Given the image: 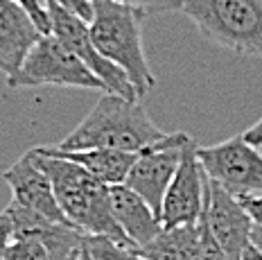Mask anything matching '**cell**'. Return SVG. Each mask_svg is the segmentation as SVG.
<instances>
[{"label": "cell", "mask_w": 262, "mask_h": 260, "mask_svg": "<svg viewBox=\"0 0 262 260\" xmlns=\"http://www.w3.org/2000/svg\"><path fill=\"white\" fill-rule=\"evenodd\" d=\"M251 247L262 253V229H258V226H253V231H251Z\"/></svg>", "instance_id": "obj_23"}, {"label": "cell", "mask_w": 262, "mask_h": 260, "mask_svg": "<svg viewBox=\"0 0 262 260\" xmlns=\"http://www.w3.org/2000/svg\"><path fill=\"white\" fill-rule=\"evenodd\" d=\"M48 5H57V7H63L68 12H73L75 16H79L81 20L91 23V16H93V9H91V3H84V0H43Z\"/></svg>", "instance_id": "obj_19"}, {"label": "cell", "mask_w": 262, "mask_h": 260, "mask_svg": "<svg viewBox=\"0 0 262 260\" xmlns=\"http://www.w3.org/2000/svg\"><path fill=\"white\" fill-rule=\"evenodd\" d=\"M122 5L136 7L140 12H179L177 0H118Z\"/></svg>", "instance_id": "obj_18"}, {"label": "cell", "mask_w": 262, "mask_h": 260, "mask_svg": "<svg viewBox=\"0 0 262 260\" xmlns=\"http://www.w3.org/2000/svg\"><path fill=\"white\" fill-rule=\"evenodd\" d=\"M84 3H91V0H84Z\"/></svg>", "instance_id": "obj_26"}, {"label": "cell", "mask_w": 262, "mask_h": 260, "mask_svg": "<svg viewBox=\"0 0 262 260\" xmlns=\"http://www.w3.org/2000/svg\"><path fill=\"white\" fill-rule=\"evenodd\" d=\"M34 154L50 179L59 208L75 231L86 237H108L116 245L134 249L113 218L106 186L66 159L41 154L39 147H34Z\"/></svg>", "instance_id": "obj_2"}, {"label": "cell", "mask_w": 262, "mask_h": 260, "mask_svg": "<svg viewBox=\"0 0 262 260\" xmlns=\"http://www.w3.org/2000/svg\"><path fill=\"white\" fill-rule=\"evenodd\" d=\"M206 177L235 199L262 194V154L239 136L196 149Z\"/></svg>", "instance_id": "obj_6"}, {"label": "cell", "mask_w": 262, "mask_h": 260, "mask_svg": "<svg viewBox=\"0 0 262 260\" xmlns=\"http://www.w3.org/2000/svg\"><path fill=\"white\" fill-rule=\"evenodd\" d=\"M48 16H50V34L57 36V39L104 84L106 93L140 102V97L136 95V91H134V86H131L127 75L118 66H113L108 59L100 55L95 43L91 41V32H89V23H86V20H81L79 16H75L73 12H68V9L57 7V5H48Z\"/></svg>", "instance_id": "obj_7"}, {"label": "cell", "mask_w": 262, "mask_h": 260, "mask_svg": "<svg viewBox=\"0 0 262 260\" xmlns=\"http://www.w3.org/2000/svg\"><path fill=\"white\" fill-rule=\"evenodd\" d=\"M41 154L66 159L70 163L84 167L89 175L100 181L102 186H122L127 181L131 167H134L138 154H129V151H116V149H84V151H63L54 145L39 147Z\"/></svg>", "instance_id": "obj_14"}, {"label": "cell", "mask_w": 262, "mask_h": 260, "mask_svg": "<svg viewBox=\"0 0 262 260\" xmlns=\"http://www.w3.org/2000/svg\"><path fill=\"white\" fill-rule=\"evenodd\" d=\"M86 247L95 260H147L134 249L116 245L108 237H86Z\"/></svg>", "instance_id": "obj_16"}, {"label": "cell", "mask_w": 262, "mask_h": 260, "mask_svg": "<svg viewBox=\"0 0 262 260\" xmlns=\"http://www.w3.org/2000/svg\"><path fill=\"white\" fill-rule=\"evenodd\" d=\"M204 220L212 237L224 249L228 260H244V251L251 247L253 222L233 194H228L215 181L208 183V204Z\"/></svg>", "instance_id": "obj_11"}, {"label": "cell", "mask_w": 262, "mask_h": 260, "mask_svg": "<svg viewBox=\"0 0 262 260\" xmlns=\"http://www.w3.org/2000/svg\"><path fill=\"white\" fill-rule=\"evenodd\" d=\"M108 202H111V210L118 226L122 229L134 249L149 245L163 233L161 218L140 194H136L124 183L108 188Z\"/></svg>", "instance_id": "obj_13"}, {"label": "cell", "mask_w": 262, "mask_h": 260, "mask_svg": "<svg viewBox=\"0 0 262 260\" xmlns=\"http://www.w3.org/2000/svg\"><path fill=\"white\" fill-rule=\"evenodd\" d=\"M199 145L194 138L185 145L181 154V163L174 175L170 188L165 192L161 206V224L163 229H179V226L199 224L208 204V183L204 167L196 156Z\"/></svg>", "instance_id": "obj_9"}, {"label": "cell", "mask_w": 262, "mask_h": 260, "mask_svg": "<svg viewBox=\"0 0 262 260\" xmlns=\"http://www.w3.org/2000/svg\"><path fill=\"white\" fill-rule=\"evenodd\" d=\"M77 260H95V258H93V256H91L89 247H86V245H84V249H81V253H79V258H77Z\"/></svg>", "instance_id": "obj_25"}, {"label": "cell", "mask_w": 262, "mask_h": 260, "mask_svg": "<svg viewBox=\"0 0 262 260\" xmlns=\"http://www.w3.org/2000/svg\"><path fill=\"white\" fill-rule=\"evenodd\" d=\"M9 89L61 86V89L106 91L104 84L79 61L54 34L41 36L20 66L7 79Z\"/></svg>", "instance_id": "obj_5"}, {"label": "cell", "mask_w": 262, "mask_h": 260, "mask_svg": "<svg viewBox=\"0 0 262 260\" xmlns=\"http://www.w3.org/2000/svg\"><path fill=\"white\" fill-rule=\"evenodd\" d=\"M91 41L102 57L127 75L136 95L145 97L156 84L143 48L145 12L118 0H91Z\"/></svg>", "instance_id": "obj_3"}, {"label": "cell", "mask_w": 262, "mask_h": 260, "mask_svg": "<svg viewBox=\"0 0 262 260\" xmlns=\"http://www.w3.org/2000/svg\"><path fill=\"white\" fill-rule=\"evenodd\" d=\"M199 224L163 229L156 240L134 251L147 260H199Z\"/></svg>", "instance_id": "obj_15"}, {"label": "cell", "mask_w": 262, "mask_h": 260, "mask_svg": "<svg viewBox=\"0 0 262 260\" xmlns=\"http://www.w3.org/2000/svg\"><path fill=\"white\" fill-rule=\"evenodd\" d=\"M242 138L247 140L249 145H253V147H262V118L258 122H253L247 132L242 134Z\"/></svg>", "instance_id": "obj_22"}, {"label": "cell", "mask_w": 262, "mask_h": 260, "mask_svg": "<svg viewBox=\"0 0 262 260\" xmlns=\"http://www.w3.org/2000/svg\"><path fill=\"white\" fill-rule=\"evenodd\" d=\"M199 32L237 57L262 59V0H177Z\"/></svg>", "instance_id": "obj_4"}, {"label": "cell", "mask_w": 262, "mask_h": 260, "mask_svg": "<svg viewBox=\"0 0 262 260\" xmlns=\"http://www.w3.org/2000/svg\"><path fill=\"white\" fill-rule=\"evenodd\" d=\"M190 140H192V136H188L185 132L165 134L158 143L140 151L127 181H124V186L131 188L136 194H140L151 206V210L158 218H161V206L165 199V192L170 188L174 175H177L181 154Z\"/></svg>", "instance_id": "obj_8"}, {"label": "cell", "mask_w": 262, "mask_h": 260, "mask_svg": "<svg viewBox=\"0 0 262 260\" xmlns=\"http://www.w3.org/2000/svg\"><path fill=\"white\" fill-rule=\"evenodd\" d=\"M244 260H262V253H258L253 247H249L247 251H244Z\"/></svg>", "instance_id": "obj_24"}, {"label": "cell", "mask_w": 262, "mask_h": 260, "mask_svg": "<svg viewBox=\"0 0 262 260\" xmlns=\"http://www.w3.org/2000/svg\"><path fill=\"white\" fill-rule=\"evenodd\" d=\"M165 132L151 122L138 100L104 93L73 132L54 147L63 151L116 149L140 154L158 143Z\"/></svg>", "instance_id": "obj_1"}, {"label": "cell", "mask_w": 262, "mask_h": 260, "mask_svg": "<svg viewBox=\"0 0 262 260\" xmlns=\"http://www.w3.org/2000/svg\"><path fill=\"white\" fill-rule=\"evenodd\" d=\"M12 3L20 5L30 14V18L36 23L41 34H50V16H48V7L43 0H12Z\"/></svg>", "instance_id": "obj_17"}, {"label": "cell", "mask_w": 262, "mask_h": 260, "mask_svg": "<svg viewBox=\"0 0 262 260\" xmlns=\"http://www.w3.org/2000/svg\"><path fill=\"white\" fill-rule=\"evenodd\" d=\"M239 204H242V208L247 210V215L253 222V226H258L262 229V194L260 197H242L237 199Z\"/></svg>", "instance_id": "obj_20"}, {"label": "cell", "mask_w": 262, "mask_h": 260, "mask_svg": "<svg viewBox=\"0 0 262 260\" xmlns=\"http://www.w3.org/2000/svg\"><path fill=\"white\" fill-rule=\"evenodd\" d=\"M12 222L5 213H0V260H5V249H7L9 240H12Z\"/></svg>", "instance_id": "obj_21"}, {"label": "cell", "mask_w": 262, "mask_h": 260, "mask_svg": "<svg viewBox=\"0 0 262 260\" xmlns=\"http://www.w3.org/2000/svg\"><path fill=\"white\" fill-rule=\"evenodd\" d=\"M3 179L7 181V186L12 188V194H14L12 202L20 204L23 208L32 210V213H36L39 218L52 222V224L70 226L66 215L61 213V208H59V202L52 190V183H50V179H48L46 170L41 167L34 149L25 151L12 167H7V170L3 172Z\"/></svg>", "instance_id": "obj_10"}, {"label": "cell", "mask_w": 262, "mask_h": 260, "mask_svg": "<svg viewBox=\"0 0 262 260\" xmlns=\"http://www.w3.org/2000/svg\"><path fill=\"white\" fill-rule=\"evenodd\" d=\"M41 36L46 34H41L20 5L0 0V73H5V77L9 79L23 66L25 57Z\"/></svg>", "instance_id": "obj_12"}]
</instances>
